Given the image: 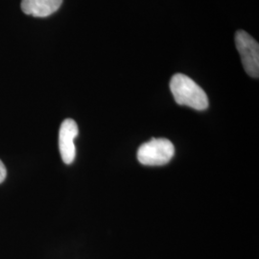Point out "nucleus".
Listing matches in <instances>:
<instances>
[{
  "mask_svg": "<svg viewBox=\"0 0 259 259\" xmlns=\"http://www.w3.org/2000/svg\"><path fill=\"white\" fill-rule=\"evenodd\" d=\"M79 134L77 123L73 119H65L59 132V148L65 164H71L76 157L74 139Z\"/></svg>",
  "mask_w": 259,
  "mask_h": 259,
  "instance_id": "nucleus-4",
  "label": "nucleus"
},
{
  "mask_svg": "<svg viewBox=\"0 0 259 259\" xmlns=\"http://www.w3.org/2000/svg\"><path fill=\"white\" fill-rule=\"evenodd\" d=\"M6 176H7L6 167L3 164V162L0 160V184H2L4 182V180L6 179Z\"/></svg>",
  "mask_w": 259,
  "mask_h": 259,
  "instance_id": "nucleus-6",
  "label": "nucleus"
},
{
  "mask_svg": "<svg viewBox=\"0 0 259 259\" xmlns=\"http://www.w3.org/2000/svg\"><path fill=\"white\" fill-rule=\"evenodd\" d=\"M170 90L177 104L204 111L208 107V98L204 90L188 76L175 74L170 81Z\"/></svg>",
  "mask_w": 259,
  "mask_h": 259,
  "instance_id": "nucleus-1",
  "label": "nucleus"
},
{
  "mask_svg": "<svg viewBox=\"0 0 259 259\" xmlns=\"http://www.w3.org/2000/svg\"><path fill=\"white\" fill-rule=\"evenodd\" d=\"M63 0H22L21 9L29 16L47 18L60 9Z\"/></svg>",
  "mask_w": 259,
  "mask_h": 259,
  "instance_id": "nucleus-5",
  "label": "nucleus"
},
{
  "mask_svg": "<svg viewBox=\"0 0 259 259\" xmlns=\"http://www.w3.org/2000/svg\"><path fill=\"white\" fill-rule=\"evenodd\" d=\"M235 46L240 54L242 64L247 74L252 78L259 76L258 42L243 30H238L235 34Z\"/></svg>",
  "mask_w": 259,
  "mask_h": 259,
  "instance_id": "nucleus-3",
  "label": "nucleus"
},
{
  "mask_svg": "<svg viewBox=\"0 0 259 259\" xmlns=\"http://www.w3.org/2000/svg\"><path fill=\"white\" fill-rule=\"evenodd\" d=\"M173 143L166 139H152L142 144L138 151L139 162L146 166H161L174 157Z\"/></svg>",
  "mask_w": 259,
  "mask_h": 259,
  "instance_id": "nucleus-2",
  "label": "nucleus"
}]
</instances>
